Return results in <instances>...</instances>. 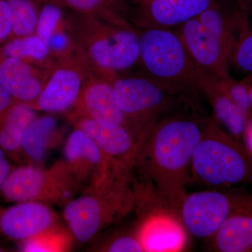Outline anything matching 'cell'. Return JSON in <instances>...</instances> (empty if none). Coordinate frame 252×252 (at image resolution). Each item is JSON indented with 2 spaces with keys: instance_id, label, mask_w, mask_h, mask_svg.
<instances>
[{
  "instance_id": "e0dca14e",
  "label": "cell",
  "mask_w": 252,
  "mask_h": 252,
  "mask_svg": "<svg viewBox=\"0 0 252 252\" xmlns=\"http://www.w3.org/2000/svg\"><path fill=\"white\" fill-rule=\"evenodd\" d=\"M81 86L80 74L69 68L56 71L35 99L38 109L61 112L74 104Z\"/></svg>"
},
{
  "instance_id": "4fadbf2b",
  "label": "cell",
  "mask_w": 252,
  "mask_h": 252,
  "mask_svg": "<svg viewBox=\"0 0 252 252\" xmlns=\"http://www.w3.org/2000/svg\"><path fill=\"white\" fill-rule=\"evenodd\" d=\"M216 0H150L142 4L141 20L145 28L172 29L198 17Z\"/></svg>"
},
{
  "instance_id": "2e32d148",
  "label": "cell",
  "mask_w": 252,
  "mask_h": 252,
  "mask_svg": "<svg viewBox=\"0 0 252 252\" xmlns=\"http://www.w3.org/2000/svg\"><path fill=\"white\" fill-rule=\"evenodd\" d=\"M200 90L211 104L217 119L215 121L224 126L230 135L240 137L246 127L248 116L230 99L221 80L203 73L200 79Z\"/></svg>"
},
{
  "instance_id": "e575fe53",
  "label": "cell",
  "mask_w": 252,
  "mask_h": 252,
  "mask_svg": "<svg viewBox=\"0 0 252 252\" xmlns=\"http://www.w3.org/2000/svg\"><path fill=\"white\" fill-rule=\"evenodd\" d=\"M245 84L248 88L249 99H250V104L252 106V84H250L248 83H245Z\"/></svg>"
},
{
  "instance_id": "836d02e7",
  "label": "cell",
  "mask_w": 252,
  "mask_h": 252,
  "mask_svg": "<svg viewBox=\"0 0 252 252\" xmlns=\"http://www.w3.org/2000/svg\"><path fill=\"white\" fill-rule=\"evenodd\" d=\"M246 133V141L248 143L249 152L252 156V122L250 123L248 127H245Z\"/></svg>"
},
{
  "instance_id": "d590c367",
  "label": "cell",
  "mask_w": 252,
  "mask_h": 252,
  "mask_svg": "<svg viewBox=\"0 0 252 252\" xmlns=\"http://www.w3.org/2000/svg\"><path fill=\"white\" fill-rule=\"evenodd\" d=\"M140 2L142 3V4H145V3L148 2L150 0H138Z\"/></svg>"
},
{
  "instance_id": "1f68e13d",
  "label": "cell",
  "mask_w": 252,
  "mask_h": 252,
  "mask_svg": "<svg viewBox=\"0 0 252 252\" xmlns=\"http://www.w3.org/2000/svg\"><path fill=\"white\" fill-rule=\"evenodd\" d=\"M11 172V167L6 159V152L0 148V191Z\"/></svg>"
},
{
  "instance_id": "f35d334b",
  "label": "cell",
  "mask_w": 252,
  "mask_h": 252,
  "mask_svg": "<svg viewBox=\"0 0 252 252\" xmlns=\"http://www.w3.org/2000/svg\"><path fill=\"white\" fill-rule=\"evenodd\" d=\"M0 213H1V212H0Z\"/></svg>"
},
{
  "instance_id": "7c38bea8",
  "label": "cell",
  "mask_w": 252,
  "mask_h": 252,
  "mask_svg": "<svg viewBox=\"0 0 252 252\" xmlns=\"http://www.w3.org/2000/svg\"><path fill=\"white\" fill-rule=\"evenodd\" d=\"M64 154L68 168L77 177H85L94 169H99L108 180L117 175L114 162L90 136L79 127L68 137Z\"/></svg>"
},
{
  "instance_id": "44dd1931",
  "label": "cell",
  "mask_w": 252,
  "mask_h": 252,
  "mask_svg": "<svg viewBox=\"0 0 252 252\" xmlns=\"http://www.w3.org/2000/svg\"><path fill=\"white\" fill-rule=\"evenodd\" d=\"M56 127L57 122L54 117L35 118L25 131L21 150L31 160L40 161L52 142Z\"/></svg>"
},
{
  "instance_id": "74e56055",
  "label": "cell",
  "mask_w": 252,
  "mask_h": 252,
  "mask_svg": "<svg viewBox=\"0 0 252 252\" xmlns=\"http://www.w3.org/2000/svg\"><path fill=\"white\" fill-rule=\"evenodd\" d=\"M247 1H248L249 3H251L252 1V0H246Z\"/></svg>"
},
{
  "instance_id": "d4e9b609",
  "label": "cell",
  "mask_w": 252,
  "mask_h": 252,
  "mask_svg": "<svg viewBox=\"0 0 252 252\" xmlns=\"http://www.w3.org/2000/svg\"><path fill=\"white\" fill-rule=\"evenodd\" d=\"M61 16L62 11L56 5L46 4L41 10L36 23V33L48 46Z\"/></svg>"
},
{
  "instance_id": "8fae6325",
  "label": "cell",
  "mask_w": 252,
  "mask_h": 252,
  "mask_svg": "<svg viewBox=\"0 0 252 252\" xmlns=\"http://www.w3.org/2000/svg\"><path fill=\"white\" fill-rule=\"evenodd\" d=\"M52 213L40 202L18 203L0 213V231L11 240L24 241L50 229Z\"/></svg>"
},
{
  "instance_id": "f1b7e54d",
  "label": "cell",
  "mask_w": 252,
  "mask_h": 252,
  "mask_svg": "<svg viewBox=\"0 0 252 252\" xmlns=\"http://www.w3.org/2000/svg\"><path fill=\"white\" fill-rule=\"evenodd\" d=\"M66 1L76 9L89 11L105 6L109 8L114 14L116 11L120 9L124 4V0H65Z\"/></svg>"
},
{
  "instance_id": "d6986e66",
  "label": "cell",
  "mask_w": 252,
  "mask_h": 252,
  "mask_svg": "<svg viewBox=\"0 0 252 252\" xmlns=\"http://www.w3.org/2000/svg\"><path fill=\"white\" fill-rule=\"evenodd\" d=\"M83 105L89 119L105 125L126 126L125 117L114 99L112 83L99 81L89 86Z\"/></svg>"
},
{
  "instance_id": "3957f363",
  "label": "cell",
  "mask_w": 252,
  "mask_h": 252,
  "mask_svg": "<svg viewBox=\"0 0 252 252\" xmlns=\"http://www.w3.org/2000/svg\"><path fill=\"white\" fill-rule=\"evenodd\" d=\"M145 77L174 94L192 97L200 90L203 72L195 65L177 31L145 28L140 35Z\"/></svg>"
},
{
  "instance_id": "f546056e",
  "label": "cell",
  "mask_w": 252,
  "mask_h": 252,
  "mask_svg": "<svg viewBox=\"0 0 252 252\" xmlns=\"http://www.w3.org/2000/svg\"><path fill=\"white\" fill-rule=\"evenodd\" d=\"M12 33V17L7 0H0V44Z\"/></svg>"
},
{
  "instance_id": "4316f807",
  "label": "cell",
  "mask_w": 252,
  "mask_h": 252,
  "mask_svg": "<svg viewBox=\"0 0 252 252\" xmlns=\"http://www.w3.org/2000/svg\"><path fill=\"white\" fill-rule=\"evenodd\" d=\"M48 230L22 241L21 250L23 252H53L61 249V238L57 235H50Z\"/></svg>"
},
{
  "instance_id": "9a60e30c",
  "label": "cell",
  "mask_w": 252,
  "mask_h": 252,
  "mask_svg": "<svg viewBox=\"0 0 252 252\" xmlns=\"http://www.w3.org/2000/svg\"><path fill=\"white\" fill-rule=\"evenodd\" d=\"M0 82L16 104H30L37 98L42 87L31 67L22 60L5 56L0 50Z\"/></svg>"
},
{
  "instance_id": "cb8c5ba5",
  "label": "cell",
  "mask_w": 252,
  "mask_h": 252,
  "mask_svg": "<svg viewBox=\"0 0 252 252\" xmlns=\"http://www.w3.org/2000/svg\"><path fill=\"white\" fill-rule=\"evenodd\" d=\"M232 63L238 69L252 74V29H247L246 26L239 35Z\"/></svg>"
},
{
  "instance_id": "52a82bcc",
  "label": "cell",
  "mask_w": 252,
  "mask_h": 252,
  "mask_svg": "<svg viewBox=\"0 0 252 252\" xmlns=\"http://www.w3.org/2000/svg\"><path fill=\"white\" fill-rule=\"evenodd\" d=\"M72 172L65 166L52 170L22 166L11 170L0 193L15 203L56 200L67 197L73 187Z\"/></svg>"
},
{
  "instance_id": "9c48e42d",
  "label": "cell",
  "mask_w": 252,
  "mask_h": 252,
  "mask_svg": "<svg viewBox=\"0 0 252 252\" xmlns=\"http://www.w3.org/2000/svg\"><path fill=\"white\" fill-rule=\"evenodd\" d=\"M94 62L109 71L124 70L138 62L140 36L130 28H107L91 46Z\"/></svg>"
},
{
  "instance_id": "8992f818",
  "label": "cell",
  "mask_w": 252,
  "mask_h": 252,
  "mask_svg": "<svg viewBox=\"0 0 252 252\" xmlns=\"http://www.w3.org/2000/svg\"><path fill=\"white\" fill-rule=\"evenodd\" d=\"M252 212V199L240 194L203 190L186 195L180 220L194 238L211 239L235 212Z\"/></svg>"
},
{
  "instance_id": "ffe728a7",
  "label": "cell",
  "mask_w": 252,
  "mask_h": 252,
  "mask_svg": "<svg viewBox=\"0 0 252 252\" xmlns=\"http://www.w3.org/2000/svg\"><path fill=\"white\" fill-rule=\"evenodd\" d=\"M35 118L31 107L15 104L0 122V148L6 153L21 150L25 131Z\"/></svg>"
},
{
  "instance_id": "277c9868",
  "label": "cell",
  "mask_w": 252,
  "mask_h": 252,
  "mask_svg": "<svg viewBox=\"0 0 252 252\" xmlns=\"http://www.w3.org/2000/svg\"><path fill=\"white\" fill-rule=\"evenodd\" d=\"M190 175L211 187L252 182V156L210 118L194 151Z\"/></svg>"
},
{
  "instance_id": "7a4b0ae2",
  "label": "cell",
  "mask_w": 252,
  "mask_h": 252,
  "mask_svg": "<svg viewBox=\"0 0 252 252\" xmlns=\"http://www.w3.org/2000/svg\"><path fill=\"white\" fill-rule=\"evenodd\" d=\"M248 15L237 0H216L203 14L178 27L190 58L203 74L230 77L228 69Z\"/></svg>"
},
{
  "instance_id": "4dcf8cb0",
  "label": "cell",
  "mask_w": 252,
  "mask_h": 252,
  "mask_svg": "<svg viewBox=\"0 0 252 252\" xmlns=\"http://www.w3.org/2000/svg\"><path fill=\"white\" fill-rule=\"evenodd\" d=\"M15 104L12 96L0 82V122Z\"/></svg>"
},
{
  "instance_id": "d6a6232c",
  "label": "cell",
  "mask_w": 252,
  "mask_h": 252,
  "mask_svg": "<svg viewBox=\"0 0 252 252\" xmlns=\"http://www.w3.org/2000/svg\"><path fill=\"white\" fill-rule=\"evenodd\" d=\"M67 36L64 34H54L50 40L49 47L56 51H61L67 46Z\"/></svg>"
},
{
  "instance_id": "7402d4cb",
  "label": "cell",
  "mask_w": 252,
  "mask_h": 252,
  "mask_svg": "<svg viewBox=\"0 0 252 252\" xmlns=\"http://www.w3.org/2000/svg\"><path fill=\"white\" fill-rule=\"evenodd\" d=\"M12 17V33L18 37L31 36L35 31L37 15L31 0H7Z\"/></svg>"
},
{
  "instance_id": "ba28073f",
  "label": "cell",
  "mask_w": 252,
  "mask_h": 252,
  "mask_svg": "<svg viewBox=\"0 0 252 252\" xmlns=\"http://www.w3.org/2000/svg\"><path fill=\"white\" fill-rule=\"evenodd\" d=\"M126 190L109 200L87 195L69 200L64 209V217L74 238L81 243L91 240L105 223L109 216L124 210Z\"/></svg>"
},
{
  "instance_id": "5b68a950",
  "label": "cell",
  "mask_w": 252,
  "mask_h": 252,
  "mask_svg": "<svg viewBox=\"0 0 252 252\" xmlns=\"http://www.w3.org/2000/svg\"><path fill=\"white\" fill-rule=\"evenodd\" d=\"M112 90L126 127L140 144L172 111L191 102L192 97L170 92L145 77L117 79Z\"/></svg>"
},
{
  "instance_id": "8d00e7d4",
  "label": "cell",
  "mask_w": 252,
  "mask_h": 252,
  "mask_svg": "<svg viewBox=\"0 0 252 252\" xmlns=\"http://www.w3.org/2000/svg\"><path fill=\"white\" fill-rule=\"evenodd\" d=\"M4 251V250H3V248H1V247H0V252H3Z\"/></svg>"
},
{
  "instance_id": "484cf974",
  "label": "cell",
  "mask_w": 252,
  "mask_h": 252,
  "mask_svg": "<svg viewBox=\"0 0 252 252\" xmlns=\"http://www.w3.org/2000/svg\"><path fill=\"white\" fill-rule=\"evenodd\" d=\"M220 80L230 99L248 116L251 104L249 99L248 88L245 83L238 82L230 77Z\"/></svg>"
},
{
  "instance_id": "ac0fdd59",
  "label": "cell",
  "mask_w": 252,
  "mask_h": 252,
  "mask_svg": "<svg viewBox=\"0 0 252 252\" xmlns=\"http://www.w3.org/2000/svg\"><path fill=\"white\" fill-rule=\"evenodd\" d=\"M210 240L211 251L252 252V212H235Z\"/></svg>"
},
{
  "instance_id": "603a6c76",
  "label": "cell",
  "mask_w": 252,
  "mask_h": 252,
  "mask_svg": "<svg viewBox=\"0 0 252 252\" xmlns=\"http://www.w3.org/2000/svg\"><path fill=\"white\" fill-rule=\"evenodd\" d=\"M49 46L38 36L18 37L1 49L5 56L22 60L25 58L40 61L49 54Z\"/></svg>"
},
{
  "instance_id": "83f0119b",
  "label": "cell",
  "mask_w": 252,
  "mask_h": 252,
  "mask_svg": "<svg viewBox=\"0 0 252 252\" xmlns=\"http://www.w3.org/2000/svg\"><path fill=\"white\" fill-rule=\"evenodd\" d=\"M110 252H145L138 235H126L119 237L109 244L107 249Z\"/></svg>"
},
{
  "instance_id": "30bf717a",
  "label": "cell",
  "mask_w": 252,
  "mask_h": 252,
  "mask_svg": "<svg viewBox=\"0 0 252 252\" xmlns=\"http://www.w3.org/2000/svg\"><path fill=\"white\" fill-rule=\"evenodd\" d=\"M78 127L90 136L119 171L135 165L140 146L126 126L105 125L86 118Z\"/></svg>"
},
{
  "instance_id": "6da1fadb",
  "label": "cell",
  "mask_w": 252,
  "mask_h": 252,
  "mask_svg": "<svg viewBox=\"0 0 252 252\" xmlns=\"http://www.w3.org/2000/svg\"><path fill=\"white\" fill-rule=\"evenodd\" d=\"M210 119L194 111L174 112L154 127L136 157L162 208L179 219L193 152Z\"/></svg>"
},
{
  "instance_id": "5bb4252c",
  "label": "cell",
  "mask_w": 252,
  "mask_h": 252,
  "mask_svg": "<svg viewBox=\"0 0 252 252\" xmlns=\"http://www.w3.org/2000/svg\"><path fill=\"white\" fill-rule=\"evenodd\" d=\"M185 228L178 217L170 212L148 217L137 233L145 252H174L183 248Z\"/></svg>"
}]
</instances>
